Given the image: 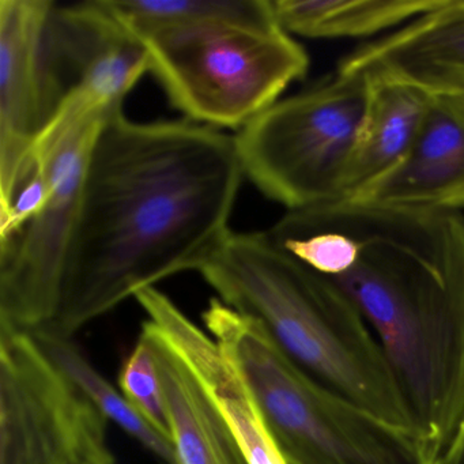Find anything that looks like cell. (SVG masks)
Here are the masks:
<instances>
[{"label":"cell","mask_w":464,"mask_h":464,"mask_svg":"<svg viewBox=\"0 0 464 464\" xmlns=\"http://www.w3.org/2000/svg\"><path fill=\"white\" fill-rule=\"evenodd\" d=\"M244 176L235 135L111 113L89 157L58 314L67 338L142 290L198 271L232 230Z\"/></svg>","instance_id":"6da1fadb"},{"label":"cell","mask_w":464,"mask_h":464,"mask_svg":"<svg viewBox=\"0 0 464 464\" xmlns=\"http://www.w3.org/2000/svg\"><path fill=\"white\" fill-rule=\"evenodd\" d=\"M360 309L395 377L426 463L464 415V216L342 199L268 229Z\"/></svg>","instance_id":"7a4b0ae2"},{"label":"cell","mask_w":464,"mask_h":464,"mask_svg":"<svg viewBox=\"0 0 464 464\" xmlns=\"http://www.w3.org/2000/svg\"><path fill=\"white\" fill-rule=\"evenodd\" d=\"M198 273L225 306L262 325L312 379L414 434L379 341L335 282L290 256L266 232L232 230Z\"/></svg>","instance_id":"3957f363"},{"label":"cell","mask_w":464,"mask_h":464,"mask_svg":"<svg viewBox=\"0 0 464 464\" xmlns=\"http://www.w3.org/2000/svg\"><path fill=\"white\" fill-rule=\"evenodd\" d=\"M206 327L248 385L289 464H428L417 437L325 388L262 325L211 301Z\"/></svg>","instance_id":"277c9868"},{"label":"cell","mask_w":464,"mask_h":464,"mask_svg":"<svg viewBox=\"0 0 464 464\" xmlns=\"http://www.w3.org/2000/svg\"><path fill=\"white\" fill-rule=\"evenodd\" d=\"M135 36L170 104L213 129L240 131L309 67L303 45L278 24L205 18Z\"/></svg>","instance_id":"5b68a950"},{"label":"cell","mask_w":464,"mask_h":464,"mask_svg":"<svg viewBox=\"0 0 464 464\" xmlns=\"http://www.w3.org/2000/svg\"><path fill=\"white\" fill-rule=\"evenodd\" d=\"M371 91L365 72L336 70L271 105L235 135L244 176L287 211L343 199Z\"/></svg>","instance_id":"8992f818"},{"label":"cell","mask_w":464,"mask_h":464,"mask_svg":"<svg viewBox=\"0 0 464 464\" xmlns=\"http://www.w3.org/2000/svg\"><path fill=\"white\" fill-rule=\"evenodd\" d=\"M113 112L74 86L34 142L31 161L44 169L50 198L14 240L0 246V333H36L55 320L89 157Z\"/></svg>","instance_id":"52a82bcc"},{"label":"cell","mask_w":464,"mask_h":464,"mask_svg":"<svg viewBox=\"0 0 464 464\" xmlns=\"http://www.w3.org/2000/svg\"><path fill=\"white\" fill-rule=\"evenodd\" d=\"M105 415L29 333H0V464H116Z\"/></svg>","instance_id":"ba28073f"},{"label":"cell","mask_w":464,"mask_h":464,"mask_svg":"<svg viewBox=\"0 0 464 464\" xmlns=\"http://www.w3.org/2000/svg\"><path fill=\"white\" fill-rule=\"evenodd\" d=\"M55 5L0 0V211L28 178L34 142L72 91L53 29Z\"/></svg>","instance_id":"9c48e42d"},{"label":"cell","mask_w":464,"mask_h":464,"mask_svg":"<svg viewBox=\"0 0 464 464\" xmlns=\"http://www.w3.org/2000/svg\"><path fill=\"white\" fill-rule=\"evenodd\" d=\"M357 202L417 210H464V107L433 96L425 121L395 168L352 198Z\"/></svg>","instance_id":"30bf717a"},{"label":"cell","mask_w":464,"mask_h":464,"mask_svg":"<svg viewBox=\"0 0 464 464\" xmlns=\"http://www.w3.org/2000/svg\"><path fill=\"white\" fill-rule=\"evenodd\" d=\"M338 69L407 83L433 96H464V0H444L358 48Z\"/></svg>","instance_id":"8fae6325"},{"label":"cell","mask_w":464,"mask_h":464,"mask_svg":"<svg viewBox=\"0 0 464 464\" xmlns=\"http://www.w3.org/2000/svg\"><path fill=\"white\" fill-rule=\"evenodd\" d=\"M149 322L175 347L208 388L248 464H289L268 430L248 385L213 336L198 327L157 287L135 295Z\"/></svg>","instance_id":"7c38bea8"},{"label":"cell","mask_w":464,"mask_h":464,"mask_svg":"<svg viewBox=\"0 0 464 464\" xmlns=\"http://www.w3.org/2000/svg\"><path fill=\"white\" fill-rule=\"evenodd\" d=\"M53 28L62 58L75 86L111 110L150 72L148 48L105 7L104 0L56 4Z\"/></svg>","instance_id":"4fadbf2b"},{"label":"cell","mask_w":464,"mask_h":464,"mask_svg":"<svg viewBox=\"0 0 464 464\" xmlns=\"http://www.w3.org/2000/svg\"><path fill=\"white\" fill-rule=\"evenodd\" d=\"M140 336L156 362L180 464H248L227 418L194 369L149 320Z\"/></svg>","instance_id":"5bb4252c"},{"label":"cell","mask_w":464,"mask_h":464,"mask_svg":"<svg viewBox=\"0 0 464 464\" xmlns=\"http://www.w3.org/2000/svg\"><path fill=\"white\" fill-rule=\"evenodd\" d=\"M371 81L368 113L347 173L343 199H352L401 161L433 99V94L407 83L376 77Z\"/></svg>","instance_id":"9a60e30c"},{"label":"cell","mask_w":464,"mask_h":464,"mask_svg":"<svg viewBox=\"0 0 464 464\" xmlns=\"http://www.w3.org/2000/svg\"><path fill=\"white\" fill-rule=\"evenodd\" d=\"M444 0H271L278 25L306 39H360L404 26Z\"/></svg>","instance_id":"2e32d148"},{"label":"cell","mask_w":464,"mask_h":464,"mask_svg":"<svg viewBox=\"0 0 464 464\" xmlns=\"http://www.w3.org/2000/svg\"><path fill=\"white\" fill-rule=\"evenodd\" d=\"M45 355L74 382L75 387L105 415L108 420L123 429L164 464H180L175 444L169 437L154 429L121 390L113 387L81 352L72 338L53 331L32 333Z\"/></svg>","instance_id":"e0dca14e"},{"label":"cell","mask_w":464,"mask_h":464,"mask_svg":"<svg viewBox=\"0 0 464 464\" xmlns=\"http://www.w3.org/2000/svg\"><path fill=\"white\" fill-rule=\"evenodd\" d=\"M104 5L134 34L205 18L278 24L271 0H104Z\"/></svg>","instance_id":"ac0fdd59"},{"label":"cell","mask_w":464,"mask_h":464,"mask_svg":"<svg viewBox=\"0 0 464 464\" xmlns=\"http://www.w3.org/2000/svg\"><path fill=\"white\" fill-rule=\"evenodd\" d=\"M119 388L154 429L172 440L159 372L142 336L121 368Z\"/></svg>","instance_id":"d6986e66"},{"label":"cell","mask_w":464,"mask_h":464,"mask_svg":"<svg viewBox=\"0 0 464 464\" xmlns=\"http://www.w3.org/2000/svg\"><path fill=\"white\" fill-rule=\"evenodd\" d=\"M436 464H464V415Z\"/></svg>","instance_id":"ffe728a7"},{"label":"cell","mask_w":464,"mask_h":464,"mask_svg":"<svg viewBox=\"0 0 464 464\" xmlns=\"http://www.w3.org/2000/svg\"><path fill=\"white\" fill-rule=\"evenodd\" d=\"M453 97H456V99H458L459 102H461V105H463V107H464V96H453Z\"/></svg>","instance_id":"44dd1931"}]
</instances>
